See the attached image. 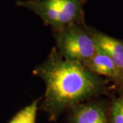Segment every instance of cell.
I'll list each match as a JSON object with an SVG mask.
<instances>
[{
  "mask_svg": "<svg viewBox=\"0 0 123 123\" xmlns=\"http://www.w3.org/2000/svg\"><path fill=\"white\" fill-rule=\"evenodd\" d=\"M54 31L56 51L66 60L83 64L97 51V46L85 25L70 24Z\"/></svg>",
  "mask_w": 123,
  "mask_h": 123,
  "instance_id": "cell-3",
  "label": "cell"
},
{
  "mask_svg": "<svg viewBox=\"0 0 123 123\" xmlns=\"http://www.w3.org/2000/svg\"><path fill=\"white\" fill-rule=\"evenodd\" d=\"M34 74L45 84L40 108L55 120L62 112L105 92L103 79L84 64L62 57L53 49L47 60L37 66Z\"/></svg>",
  "mask_w": 123,
  "mask_h": 123,
  "instance_id": "cell-1",
  "label": "cell"
},
{
  "mask_svg": "<svg viewBox=\"0 0 123 123\" xmlns=\"http://www.w3.org/2000/svg\"><path fill=\"white\" fill-rule=\"evenodd\" d=\"M107 114L110 123H123V92L112 101Z\"/></svg>",
  "mask_w": 123,
  "mask_h": 123,
  "instance_id": "cell-8",
  "label": "cell"
},
{
  "mask_svg": "<svg viewBox=\"0 0 123 123\" xmlns=\"http://www.w3.org/2000/svg\"><path fill=\"white\" fill-rule=\"evenodd\" d=\"M97 49L105 53L123 74V41L85 25Z\"/></svg>",
  "mask_w": 123,
  "mask_h": 123,
  "instance_id": "cell-6",
  "label": "cell"
},
{
  "mask_svg": "<svg viewBox=\"0 0 123 123\" xmlns=\"http://www.w3.org/2000/svg\"><path fill=\"white\" fill-rule=\"evenodd\" d=\"M70 123H110L107 109L100 101L82 102L70 108Z\"/></svg>",
  "mask_w": 123,
  "mask_h": 123,
  "instance_id": "cell-4",
  "label": "cell"
},
{
  "mask_svg": "<svg viewBox=\"0 0 123 123\" xmlns=\"http://www.w3.org/2000/svg\"><path fill=\"white\" fill-rule=\"evenodd\" d=\"M85 0H27L20 6L30 10L54 30L70 25H84Z\"/></svg>",
  "mask_w": 123,
  "mask_h": 123,
  "instance_id": "cell-2",
  "label": "cell"
},
{
  "mask_svg": "<svg viewBox=\"0 0 123 123\" xmlns=\"http://www.w3.org/2000/svg\"><path fill=\"white\" fill-rule=\"evenodd\" d=\"M40 98L36 99L21 110L9 123H36L37 111Z\"/></svg>",
  "mask_w": 123,
  "mask_h": 123,
  "instance_id": "cell-7",
  "label": "cell"
},
{
  "mask_svg": "<svg viewBox=\"0 0 123 123\" xmlns=\"http://www.w3.org/2000/svg\"><path fill=\"white\" fill-rule=\"evenodd\" d=\"M83 64L94 74L105 77L123 89V73L105 53L97 49L96 53Z\"/></svg>",
  "mask_w": 123,
  "mask_h": 123,
  "instance_id": "cell-5",
  "label": "cell"
}]
</instances>
